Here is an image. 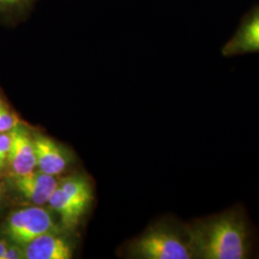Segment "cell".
I'll return each mask as SVG.
<instances>
[{
	"mask_svg": "<svg viewBox=\"0 0 259 259\" xmlns=\"http://www.w3.org/2000/svg\"><path fill=\"white\" fill-rule=\"evenodd\" d=\"M54 227L49 212L36 205L12 213L5 224L4 232L15 244L23 247L38 236L53 232Z\"/></svg>",
	"mask_w": 259,
	"mask_h": 259,
	"instance_id": "3957f363",
	"label": "cell"
},
{
	"mask_svg": "<svg viewBox=\"0 0 259 259\" xmlns=\"http://www.w3.org/2000/svg\"><path fill=\"white\" fill-rule=\"evenodd\" d=\"M12 144V131L0 133V168L7 162Z\"/></svg>",
	"mask_w": 259,
	"mask_h": 259,
	"instance_id": "4fadbf2b",
	"label": "cell"
},
{
	"mask_svg": "<svg viewBox=\"0 0 259 259\" xmlns=\"http://www.w3.org/2000/svg\"><path fill=\"white\" fill-rule=\"evenodd\" d=\"M8 247H9V245L7 244L6 241L0 240V259H3L4 253L6 252Z\"/></svg>",
	"mask_w": 259,
	"mask_h": 259,
	"instance_id": "9a60e30c",
	"label": "cell"
},
{
	"mask_svg": "<svg viewBox=\"0 0 259 259\" xmlns=\"http://www.w3.org/2000/svg\"><path fill=\"white\" fill-rule=\"evenodd\" d=\"M189 230L198 259H247L252 256L255 232L246 210L235 204L196 219Z\"/></svg>",
	"mask_w": 259,
	"mask_h": 259,
	"instance_id": "6da1fadb",
	"label": "cell"
},
{
	"mask_svg": "<svg viewBox=\"0 0 259 259\" xmlns=\"http://www.w3.org/2000/svg\"><path fill=\"white\" fill-rule=\"evenodd\" d=\"M37 0H0V18L14 19L27 14Z\"/></svg>",
	"mask_w": 259,
	"mask_h": 259,
	"instance_id": "8fae6325",
	"label": "cell"
},
{
	"mask_svg": "<svg viewBox=\"0 0 259 259\" xmlns=\"http://www.w3.org/2000/svg\"><path fill=\"white\" fill-rule=\"evenodd\" d=\"M32 135L39 171L54 177L63 173L70 161L65 149L42 134L34 132Z\"/></svg>",
	"mask_w": 259,
	"mask_h": 259,
	"instance_id": "5b68a950",
	"label": "cell"
},
{
	"mask_svg": "<svg viewBox=\"0 0 259 259\" xmlns=\"http://www.w3.org/2000/svg\"><path fill=\"white\" fill-rule=\"evenodd\" d=\"M132 250L138 258H196L189 225L175 228L157 224L134 243Z\"/></svg>",
	"mask_w": 259,
	"mask_h": 259,
	"instance_id": "7a4b0ae2",
	"label": "cell"
},
{
	"mask_svg": "<svg viewBox=\"0 0 259 259\" xmlns=\"http://www.w3.org/2000/svg\"><path fill=\"white\" fill-rule=\"evenodd\" d=\"M259 52V9L243 21L232 38L222 48L225 57Z\"/></svg>",
	"mask_w": 259,
	"mask_h": 259,
	"instance_id": "8992f818",
	"label": "cell"
},
{
	"mask_svg": "<svg viewBox=\"0 0 259 259\" xmlns=\"http://www.w3.org/2000/svg\"><path fill=\"white\" fill-rule=\"evenodd\" d=\"M23 258V249L21 246L15 244L14 246H10L4 253L3 259H19Z\"/></svg>",
	"mask_w": 259,
	"mask_h": 259,
	"instance_id": "5bb4252c",
	"label": "cell"
},
{
	"mask_svg": "<svg viewBox=\"0 0 259 259\" xmlns=\"http://www.w3.org/2000/svg\"><path fill=\"white\" fill-rule=\"evenodd\" d=\"M48 203L59 213L62 223L66 229H74L84 213V210L75 204L59 185L49 198Z\"/></svg>",
	"mask_w": 259,
	"mask_h": 259,
	"instance_id": "9c48e42d",
	"label": "cell"
},
{
	"mask_svg": "<svg viewBox=\"0 0 259 259\" xmlns=\"http://www.w3.org/2000/svg\"><path fill=\"white\" fill-rule=\"evenodd\" d=\"M257 257H258V258H259V251H258V253H257Z\"/></svg>",
	"mask_w": 259,
	"mask_h": 259,
	"instance_id": "e0dca14e",
	"label": "cell"
},
{
	"mask_svg": "<svg viewBox=\"0 0 259 259\" xmlns=\"http://www.w3.org/2000/svg\"><path fill=\"white\" fill-rule=\"evenodd\" d=\"M0 195H1V185H0Z\"/></svg>",
	"mask_w": 259,
	"mask_h": 259,
	"instance_id": "2e32d148",
	"label": "cell"
},
{
	"mask_svg": "<svg viewBox=\"0 0 259 259\" xmlns=\"http://www.w3.org/2000/svg\"><path fill=\"white\" fill-rule=\"evenodd\" d=\"M14 182L19 193L36 205L48 203L49 198L59 185L55 177L41 171L15 176Z\"/></svg>",
	"mask_w": 259,
	"mask_h": 259,
	"instance_id": "52a82bcc",
	"label": "cell"
},
{
	"mask_svg": "<svg viewBox=\"0 0 259 259\" xmlns=\"http://www.w3.org/2000/svg\"><path fill=\"white\" fill-rule=\"evenodd\" d=\"M23 258L70 259L73 255L71 245L52 232H47L22 247Z\"/></svg>",
	"mask_w": 259,
	"mask_h": 259,
	"instance_id": "ba28073f",
	"label": "cell"
},
{
	"mask_svg": "<svg viewBox=\"0 0 259 259\" xmlns=\"http://www.w3.org/2000/svg\"><path fill=\"white\" fill-rule=\"evenodd\" d=\"M59 186L64 190L75 204L83 210H87L89 204L93 202V188L89 181L82 176L66 178L59 183Z\"/></svg>",
	"mask_w": 259,
	"mask_h": 259,
	"instance_id": "30bf717a",
	"label": "cell"
},
{
	"mask_svg": "<svg viewBox=\"0 0 259 259\" xmlns=\"http://www.w3.org/2000/svg\"><path fill=\"white\" fill-rule=\"evenodd\" d=\"M7 162L15 176L29 174L37 166L33 135L24 127L18 125L12 130V144Z\"/></svg>",
	"mask_w": 259,
	"mask_h": 259,
	"instance_id": "277c9868",
	"label": "cell"
},
{
	"mask_svg": "<svg viewBox=\"0 0 259 259\" xmlns=\"http://www.w3.org/2000/svg\"><path fill=\"white\" fill-rule=\"evenodd\" d=\"M19 124L18 118L8 110L5 103L0 100V133L10 132Z\"/></svg>",
	"mask_w": 259,
	"mask_h": 259,
	"instance_id": "7c38bea8",
	"label": "cell"
}]
</instances>
